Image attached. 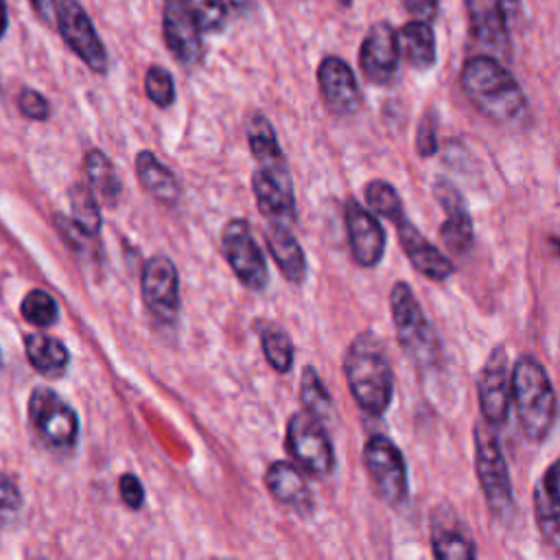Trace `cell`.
<instances>
[{
  "instance_id": "obj_1",
  "label": "cell",
  "mask_w": 560,
  "mask_h": 560,
  "mask_svg": "<svg viewBox=\"0 0 560 560\" xmlns=\"http://www.w3.org/2000/svg\"><path fill=\"white\" fill-rule=\"evenodd\" d=\"M466 98L494 122H514L525 112V94L512 72L490 55L468 57L459 70Z\"/></svg>"
},
{
  "instance_id": "obj_2",
  "label": "cell",
  "mask_w": 560,
  "mask_h": 560,
  "mask_svg": "<svg viewBox=\"0 0 560 560\" xmlns=\"http://www.w3.org/2000/svg\"><path fill=\"white\" fill-rule=\"evenodd\" d=\"M343 374L354 402L370 416H381L394 394V372L385 346L372 332L352 339L343 354Z\"/></svg>"
},
{
  "instance_id": "obj_3",
  "label": "cell",
  "mask_w": 560,
  "mask_h": 560,
  "mask_svg": "<svg viewBox=\"0 0 560 560\" xmlns=\"http://www.w3.org/2000/svg\"><path fill=\"white\" fill-rule=\"evenodd\" d=\"M512 402L523 433L532 442H542L556 424L558 398L542 363L523 354L512 368Z\"/></svg>"
},
{
  "instance_id": "obj_4",
  "label": "cell",
  "mask_w": 560,
  "mask_h": 560,
  "mask_svg": "<svg viewBox=\"0 0 560 560\" xmlns=\"http://www.w3.org/2000/svg\"><path fill=\"white\" fill-rule=\"evenodd\" d=\"M389 306L396 337L405 354L420 370L435 368L440 363V339L407 282H396L392 287Z\"/></svg>"
},
{
  "instance_id": "obj_5",
  "label": "cell",
  "mask_w": 560,
  "mask_h": 560,
  "mask_svg": "<svg viewBox=\"0 0 560 560\" xmlns=\"http://www.w3.org/2000/svg\"><path fill=\"white\" fill-rule=\"evenodd\" d=\"M475 466L479 486L490 510L499 516L510 514L514 508L512 479L497 433L488 422L475 427Z\"/></svg>"
},
{
  "instance_id": "obj_6",
  "label": "cell",
  "mask_w": 560,
  "mask_h": 560,
  "mask_svg": "<svg viewBox=\"0 0 560 560\" xmlns=\"http://www.w3.org/2000/svg\"><path fill=\"white\" fill-rule=\"evenodd\" d=\"M287 448L311 475L326 477L335 468V451L324 422L311 411H295L287 422Z\"/></svg>"
},
{
  "instance_id": "obj_7",
  "label": "cell",
  "mask_w": 560,
  "mask_h": 560,
  "mask_svg": "<svg viewBox=\"0 0 560 560\" xmlns=\"http://www.w3.org/2000/svg\"><path fill=\"white\" fill-rule=\"evenodd\" d=\"M28 420L37 438L55 451H68L79 438V418L52 389L37 387L28 398Z\"/></svg>"
},
{
  "instance_id": "obj_8",
  "label": "cell",
  "mask_w": 560,
  "mask_h": 560,
  "mask_svg": "<svg viewBox=\"0 0 560 560\" xmlns=\"http://www.w3.org/2000/svg\"><path fill=\"white\" fill-rule=\"evenodd\" d=\"M254 197L260 214L269 225H287L291 228L295 221V197L293 182L287 166V160L258 164L252 177Z\"/></svg>"
},
{
  "instance_id": "obj_9",
  "label": "cell",
  "mask_w": 560,
  "mask_h": 560,
  "mask_svg": "<svg viewBox=\"0 0 560 560\" xmlns=\"http://www.w3.org/2000/svg\"><path fill=\"white\" fill-rule=\"evenodd\" d=\"M363 464L383 501L396 505L407 497V464L392 440L385 435H372L363 448Z\"/></svg>"
},
{
  "instance_id": "obj_10",
  "label": "cell",
  "mask_w": 560,
  "mask_h": 560,
  "mask_svg": "<svg viewBox=\"0 0 560 560\" xmlns=\"http://www.w3.org/2000/svg\"><path fill=\"white\" fill-rule=\"evenodd\" d=\"M221 247L230 269L247 289L260 291L267 287V280H269L267 262L245 219L228 221L221 234Z\"/></svg>"
},
{
  "instance_id": "obj_11",
  "label": "cell",
  "mask_w": 560,
  "mask_h": 560,
  "mask_svg": "<svg viewBox=\"0 0 560 560\" xmlns=\"http://www.w3.org/2000/svg\"><path fill=\"white\" fill-rule=\"evenodd\" d=\"M57 28L66 46L96 74L107 70V50L79 0H61L57 4Z\"/></svg>"
},
{
  "instance_id": "obj_12",
  "label": "cell",
  "mask_w": 560,
  "mask_h": 560,
  "mask_svg": "<svg viewBox=\"0 0 560 560\" xmlns=\"http://www.w3.org/2000/svg\"><path fill=\"white\" fill-rule=\"evenodd\" d=\"M400 48L398 33L385 20L374 22L359 48L361 74L374 85H389L398 72Z\"/></svg>"
},
{
  "instance_id": "obj_13",
  "label": "cell",
  "mask_w": 560,
  "mask_h": 560,
  "mask_svg": "<svg viewBox=\"0 0 560 560\" xmlns=\"http://www.w3.org/2000/svg\"><path fill=\"white\" fill-rule=\"evenodd\" d=\"M477 396L483 420L492 427L503 424L512 402V374L503 346H497L486 359L477 381Z\"/></svg>"
},
{
  "instance_id": "obj_14",
  "label": "cell",
  "mask_w": 560,
  "mask_h": 560,
  "mask_svg": "<svg viewBox=\"0 0 560 560\" xmlns=\"http://www.w3.org/2000/svg\"><path fill=\"white\" fill-rule=\"evenodd\" d=\"M162 35L166 48L179 63L195 66L201 61V31L192 18L188 0H162Z\"/></svg>"
},
{
  "instance_id": "obj_15",
  "label": "cell",
  "mask_w": 560,
  "mask_h": 560,
  "mask_svg": "<svg viewBox=\"0 0 560 560\" xmlns=\"http://www.w3.org/2000/svg\"><path fill=\"white\" fill-rule=\"evenodd\" d=\"M147 308L162 322H173L179 313V280L168 256H153L142 267L140 280Z\"/></svg>"
},
{
  "instance_id": "obj_16",
  "label": "cell",
  "mask_w": 560,
  "mask_h": 560,
  "mask_svg": "<svg viewBox=\"0 0 560 560\" xmlns=\"http://www.w3.org/2000/svg\"><path fill=\"white\" fill-rule=\"evenodd\" d=\"M317 85L324 105L337 114L348 116L361 105V90L354 70L335 55H328L317 66Z\"/></svg>"
},
{
  "instance_id": "obj_17",
  "label": "cell",
  "mask_w": 560,
  "mask_h": 560,
  "mask_svg": "<svg viewBox=\"0 0 560 560\" xmlns=\"http://www.w3.org/2000/svg\"><path fill=\"white\" fill-rule=\"evenodd\" d=\"M343 219L354 262L361 267L378 265L385 252V230L376 221L374 212L365 210L359 201L348 199L343 208Z\"/></svg>"
},
{
  "instance_id": "obj_18",
  "label": "cell",
  "mask_w": 560,
  "mask_h": 560,
  "mask_svg": "<svg viewBox=\"0 0 560 560\" xmlns=\"http://www.w3.org/2000/svg\"><path fill=\"white\" fill-rule=\"evenodd\" d=\"M396 228H398L400 247L418 273L435 280V282L446 280L453 273L451 258L446 254H442L435 245H431L424 238V234L405 214H400L396 219Z\"/></svg>"
},
{
  "instance_id": "obj_19",
  "label": "cell",
  "mask_w": 560,
  "mask_h": 560,
  "mask_svg": "<svg viewBox=\"0 0 560 560\" xmlns=\"http://www.w3.org/2000/svg\"><path fill=\"white\" fill-rule=\"evenodd\" d=\"M433 192L446 214L440 228L444 245L455 254H466L472 247V221L459 190L448 179H438Z\"/></svg>"
},
{
  "instance_id": "obj_20",
  "label": "cell",
  "mask_w": 560,
  "mask_h": 560,
  "mask_svg": "<svg viewBox=\"0 0 560 560\" xmlns=\"http://www.w3.org/2000/svg\"><path fill=\"white\" fill-rule=\"evenodd\" d=\"M470 35L494 52H505L510 44V26L503 20L499 0H464Z\"/></svg>"
},
{
  "instance_id": "obj_21",
  "label": "cell",
  "mask_w": 560,
  "mask_h": 560,
  "mask_svg": "<svg viewBox=\"0 0 560 560\" xmlns=\"http://www.w3.org/2000/svg\"><path fill=\"white\" fill-rule=\"evenodd\" d=\"M265 486L269 494L298 512H308L313 508V497L304 475L289 462H273L265 472Z\"/></svg>"
},
{
  "instance_id": "obj_22",
  "label": "cell",
  "mask_w": 560,
  "mask_h": 560,
  "mask_svg": "<svg viewBox=\"0 0 560 560\" xmlns=\"http://www.w3.org/2000/svg\"><path fill=\"white\" fill-rule=\"evenodd\" d=\"M267 247L271 252V258L276 260L280 273L293 282L300 284L306 276V256L293 234L287 225H269L267 228Z\"/></svg>"
},
{
  "instance_id": "obj_23",
  "label": "cell",
  "mask_w": 560,
  "mask_h": 560,
  "mask_svg": "<svg viewBox=\"0 0 560 560\" xmlns=\"http://www.w3.org/2000/svg\"><path fill=\"white\" fill-rule=\"evenodd\" d=\"M398 33V48L407 63L416 70H429L438 57V44L431 22L427 20H411L402 24Z\"/></svg>"
},
{
  "instance_id": "obj_24",
  "label": "cell",
  "mask_w": 560,
  "mask_h": 560,
  "mask_svg": "<svg viewBox=\"0 0 560 560\" xmlns=\"http://www.w3.org/2000/svg\"><path fill=\"white\" fill-rule=\"evenodd\" d=\"M24 348H26L28 363L39 374L52 378V376H61L66 372L70 354L59 339H55L46 332H28L24 337Z\"/></svg>"
},
{
  "instance_id": "obj_25",
  "label": "cell",
  "mask_w": 560,
  "mask_h": 560,
  "mask_svg": "<svg viewBox=\"0 0 560 560\" xmlns=\"http://www.w3.org/2000/svg\"><path fill=\"white\" fill-rule=\"evenodd\" d=\"M136 173L140 184L160 201L173 203L179 197V182L175 173L164 166L151 151H140L136 155Z\"/></svg>"
},
{
  "instance_id": "obj_26",
  "label": "cell",
  "mask_w": 560,
  "mask_h": 560,
  "mask_svg": "<svg viewBox=\"0 0 560 560\" xmlns=\"http://www.w3.org/2000/svg\"><path fill=\"white\" fill-rule=\"evenodd\" d=\"M85 175H88L90 190L94 192V197L101 203L114 206L118 201L120 179L116 175L114 164L109 162V158L103 151L92 149L85 153Z\"/></svg>"
},
{
  "instance_id": "obj_27",
  "label": "cell",
  "mask_w": 560,
  "mask_h": 560,
  "mask_svg": "<svg viewBox=\"0 0 560 560\" xmlns=\"http://www.w3.org/2000/svg\"><path fill=\"white\" fill-rule=\"evenodd\" d=\"M245 131H247L249 149H252V153H254L258 164L284 160L282 149L278 144V138H276V131H273V127H271L267 116H262L260 112H252L247 116Z\"/></svg>"
},
{
  "instance_id": "obj_28",
  "label": "cell",
  "mask_w": 560,
  "mask_h": 560,
  "mask_svg": "<svg viewBox=\"0 0 560 560\" xmlns=\"http://www.w3.org/2000/svg\"><path fill=\"white\" fill-rule=\"evenodd\" d=\"M433 556L440 560H472L477 549L472 540L457 527L451 525H435L431 536Z\"/></svg>"
},
{
  "instance_id": "obj_29",
  "label": "cell",
  "mask_w": 560,
  "mask_h": 560,
  "mask_svg": "<svg viewBox=\"0 0 560 560\" xmlns=\"http://www.w3.org/2000/svg\"><path fill=\"white\" fill-rule=\"evenodd\" d=\"M70 206H72L74 225L88 236H96L101 230V212H98V199L94 197L90 186L77 184L70 190Z\"/></svg>"
},
{
  "instance_id": "obj_30",
  "label": "cell",
  "mask_w": 560,
  "mask_h": 560,
  "mask_svg": "<svg viewBox=\"0 0 560 560\" xmlns=\"http://www.w3.org/2000/svg\"><path fill=\"white\" fill-rule=\"evenodd\" d=\"M300 400L304 405L306 411H311L313 416H317L322 422L324 418L330 416L332 411V398L324 385V381L319 378L315 368H304L302 372V383H300Z\"/></svg>"
},
{
  "instance_id": "obj_31",
  "label": "cell",
  "mask_w": 560,
  "mask_h": 560,
  "mask_svg": "<svg viewBox=\"0 0 560 560\" xmlns=\"http://www.w3.org/2000/svg\"><path fill=\"white\" fill-rule=\"evenodd\" d=\"M260 346H262V354H265L267 363L276 372L284 374V372L291 370V365H293V341L282 328H278V326L265 328L262 335H260Z\"/></svg>"
},
{
  "instance_id": "obj_32",
  "label": "cell",
  "mask_w": 560,
  "mask_h": 560,
  "mask_svg": "<svg viewBox=\"0 0 560 560\" xmlns=\"http://www.w3.org/2000/svg\"><path fill=\"white\" fill-rule=\"evenodd\" d=\"M20 311L24 315V319L37 328H48L57 322V302L50 293L42 291V289H33L24 295Z\"/></svg>"
},
{
  "instance_id": "obj_33",
  "label": "cell",
  "mask_w": 560,
  "mask_h": 560,
  "mask_svg": "<svg viewBox=\"0 0 560 560\" xmlns=\"http://www.w3.org/2000/svg\"><path fill=\"white\" fill-rule=\"evenodd\" d=\"M365 201L374 214L396 221L402 214V201L396 188L385 179H372L365 186Z\"/></svg>"
},
{
  "instance_id": "obj_34",
  "label": "cell",
  "mask_w": 560,
  "mask_h": 560,
  "mask_svg": "<svg viewBox=\"0 0 560 560\" xmlns=\"http://www.w3.org/2000/svg\"><path fill=\"white\" fill-rule=\"evenodd\" d=\"M534 505H536L538 527H540L545 540L560 549V503H553L538 486L534 492Z\"/></svg>"
},
{
  "instance_id": "obj_35",
  "label": "cell",
  "mask_w": 560,
  "mask_h": 560,
  "mask_svg": "<svg viewBox=\"0 0 560 560\" xmlns=\"http://www.w3.org/2000/svg\"><path fill=\"white\" fill-rule=\"evenodd\" d=\"M192 18L201 33H219L228 22V7L223 0H188Z\"/></svg>"
},
{
  "instance_id": "obj_36",
  "label": "cell",
  "mask_w": 560,
  "mask_h": 560,
  "mask_svg": "<svg viewBox=\"0 0 560 560\" xmlns=\"http://www.w3.org/2000/svg\"><path fill=\"white\" fill-rule=\"evenodd\" d=\"M144 92L158 107H168L175 101L173 74L162 66H151L144 74Z\"/></svg>"
},
{
  "instance_id": "obj_37",
  "label": "cell",
  "mask_w": 560,
  "mask_h": 560,
  "mask_svg": "<svg viewBox=\"0 0 560 560\" xmlns=\"http://www.w3.org/2000/svg\"><path fill=\"white\" fill-rule=\"evenodd\" d=\"M18 109L31 120H46L50 116V105L44 98V94H39L37 90H31V88H24L18 94Z\"/></svg>"
},
{
  "instance_id": "obj_38",
  "label": "cell",
  "mask_w": 560,
  "mask_h": 560,
  "mask_svg": "<svg viewBox=\"0 0 560 560\" xmlns=\"http://www.w3.org/2000/svg\"><path fill=\"white\" fill-rule=\"evenodd\" d=\"M435 116L433 112H427L418 125V140H416V147H418V153L420 155H433L435 149H438V138H435Z\"/></svg>"
},
{
  "instance_id": "obj_39",
  "label": "cell",
  "mask_w": 560,
  "mask_h": 560,
  "mask_svg": "<svg viewBox=\"0 0 560 560\" xmlns=\"http://www.w3.org/2000/svg\"><path fill=\"white\" fill-rule=\"evenodd\" d=\"M18 508H20V490L9 475L0 472V518L11 516L13 512H18Z\"/></svg>"
},
{
  "instance_id": "obj_40",
  "label": "cell",
  "mask_w": 560,
  "mask_h": 560,
  "mask_svg": "<svg viewBox=\"0 0 560 560\" xmlns=\"http://www.w3.org/2000/svg\"><path fill=\"white\" fill-rule=\"evenodd\" d=\"M118 490H120V499L131 508V510H138L144 501V488L140 483V479L131 472H125L120 479H118Z\"/></svg>"
},
{
  "instance_id": "obj_41",
  "label": "cell",
  "mask_w": 560,
  "mask_h": 560,
  "mask_svg": "<svg viewBox=\"0 0 560 560\" xmlns=\"http://www.w3.org/2000/svg\"><path fill=\"white\" fill-rule=\"evenodd\" d=\"M405 11H409L416 20H435L438 9H440V0H400Z\"/></svg>"
},
{
  "instance_id": "obj_42",
  "label": "cell",
  "mask_w": 560,
  "mask_h": 560,
  "mask_svg": "<svg viewBox=\"0 0 560 560\" xmlns=\"http://www.w3.org/2000/svg\"><path fill=\"white\" fill-rule=\"evenodd\" d=\"M540 488L553 503H560V457L545 470Z\"/></svg>"
},
{
  "instance_id": "obj_43",
  "label": "cell",
  "mask_w": 560,
  "mask_h": 560,
  "mask_svg": "<svg viewBox=\"0 0 560 560\" xmlns=\"http://www.w3.org/2000/svg\"><path fill=\"white\" fill-rule=\"evenodd\" d=\"M31 7L37 13V18L46 24H50L57 18V0H31Z\"/></svg>"
},
{
  "instance_id": "obj_44",
  "label": "cell",
  "mask_w": 560,
  "mask_h": 560,
  "mask_svg": "<svg viewBox=\"0 0 560 560\" xmlns=\"http://www.w3.org/2000/svg\"><path fill=\"white\" fill-rule=\"evenodd\" d=\"M503 20L508 22V26H512L514 22H518L523 18V2L521 0H499Z\"/></svg>"
},
{
  "instance_id": "obj_45",
  "label": "cell",
  "mask_w": 560,
  "mask_h": 560,
  "mask_svg": "<svg viewBox=\"0 0 560 560\" xmlns=\"http://www.w3.org/2000/svg\"><path fill=\"white\" fill-rule=\"evenodd\" d=\"M7 26H9V13H7L4 0H0V39H2V35L7 33Z\"/></svg>"
},
{
  "instance_id": "obj_46",
  "label": "cell",
  "mask_w": 560,
  "mask_h": 560,
  "mask_svg": "<svg viewBox=\"0 0 560 560\" xmlns=\"http://www.w3.org/2000/svg\"><path fill=\"white\" fill-rule=\"evenodd\" d=\"M228 4L232 7V9H236V11H247L249 9V4H252V0H228Z\"/></svg>"
},
{
  "instance_id": "obj_47",
  "label": "cell",
  "mask_w": 560,
  "mask_h": 560,
  "mask_svg": "<svg viewBox=\"0 0 560 560\" xmlns=\"http://www.w3.org/2000/svg\"><path fill=\"white\" fill-rule=\"evenodd\" d=\"M339 2H341V4H350L352 0H339Z\"/></svg>"
}]
</instances>
